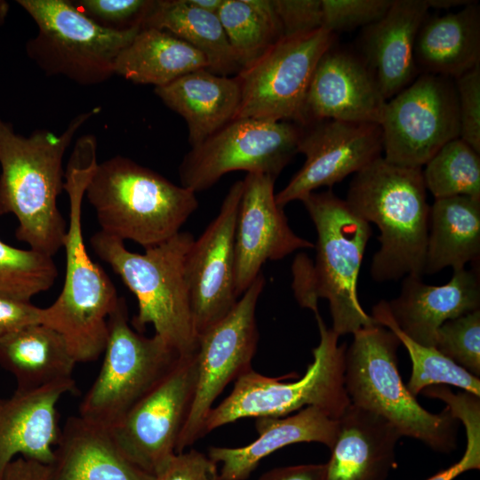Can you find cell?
<instances>
[{"instance_id":"37","label":"cell","mask_w":480,"mask_h":480,"mask_svg":"<svg viewBox=\"0 0 480 480\" xmlns=\"http://www.w3.org/2000/svg\"><path fill=\"white\" fill-rule=\"evenodd\" d=\"M435 348L479 378L480 309L444 322L437 331Z\"/></svg>"},{"instance_id":"10","label":"cell","mask_w":480,"mask_h":480,"mask_svg":"<svg viewBox=\"0 0 480 480\" xmlns=\"http://www.w3.org/2000/svg\"><path fill=\"white\" fill-rule=\"evenodd\" d=\"M108 332L103 363L80 404L79 415L111 428L171 371L180 356L158 335L146 337L131 327L123 297L108 317Z\"/></svg>"},{"instance_id":"32","label":"cell","mask_w":480,"mask_h":480,"mask_svg":"<svg viewBox=\"0 0 480 480\" xmlns=\"http://www.w3.org/2000/svg\"><path fill=\"white\" fill-rule=\"evenodd\" d=\"M217 15L240 71L284 36L273 0H223Z\"/></svg>"},{"instance_id":"17","label":"cell","mask_w":480,"mask_h":480,"mask_svg":"<svg viewBox=\"0 0 480 480\" xmlns=\"http://www.w3.org/2000/svg\"><path fill=\"white\" fill-rule=\"evenodd\" d=\"M382 151L378 124L324 119L302 126L298 153L305 156V162L276 194V201L284 208L318 188H332L380 157Z\"/></svg>"},{"instance_id":"7","label":"cell","mask_w":480,"mask_h":480,"mask_svg":"<svg viewBox=\"0 0 480 480\" xmlns=\"http://www.w3.org/2000/svg\"><path fill=\"white\" fill-rule=\"evenodd\" d=\"M399 344L395 333L378 323L353 333L344 358V386L350 403L386 419L402 436L451 452L457 447L459 420L447 407L435 414L418 403L399 373Z\"/></svg>"},{"instance_id":"39","label":"cell","mask_w":480,"mask_h":480,"mask_svg":"<svg viewBox=\"0 0 480 480\" xmlns=\"http://www.w3.org/2000/svg\"><path fill=\"white\" fill-rule=\"evenodd\" d=\"M74 4L103 28L124 31L141 28L152 0H76Z\"/></svg>"},{"instance_id":"29","label":"cell","mask_w":480,"mask_h":480,"mask_svg":"<svg viewBox=\"0 0 480 480\" xmlns=\"http://www.w3.org/2000/svg\"><path fill=\"white\" fill-rule=\"evenodd\" d=\"M480 255V199L456 196L430 206L423 275L465 268Z\"/></svg>"},{"instance_id":"12","label":"cell","mask_w":480,"mask_h":480,"mask_svg":"<svg viewBox=\"0 0 480 480\" xmlns=\"http://www.w3.org/2000/svg\"><path fill=\"white\" fill-rule=\"evenodd\" d=\"M336 41L318 28L283 36L252 65L238 72L240 104L234 119L292 122L301 126L307 92L316 67Z\"/></svg>"},{"instance_id":"16","label":"cell","mask_w":480,"mask_h":480,"mask_svg":"<svg viewBox=\"0 0 480 480\" xmlns=\"http://www.w3.org/2000/svg\"><path fill=\"white\" fill-rule=\"evenodd\" d=\"M243 180L228 191L220 212L194 239L185 260V278L196 337L225 317L239 296L236 288L235 228Z\"/></svg>"},{"instance_id":"42","label":"cell","mask_w":480,"mask_h":480,"mask_svg":"<svg viewBox=\"0 0 480 480\" xmlns=\"http://www.w3.org/2000/svg\"><path fill=\"white\" fill-rule=\"evenodd\" d=\"M284 36L323 28L322 0H273Z\"/></svg>"},{"instance_id":"14","label":"cell","mask_w":480,"mask_h":480,"mask_svg":"<svg viewBox=\"0 0 480 480\" xmlns=\"http://www.w3.org/2000/svg\"><path fill=\"white\" fill-rule=\"evenodd\" d=\"M380 125L383 158L422 168L444 145L460 136L454 80L419 75L387 100Z\"/></svg>"},{"instance_id":"27","label":"cell","mask_w":480,"mask_h":480,"mask_svg":"<svg viewBox=\"0 0 480 480\" xmlns=\"http://www.w3.org/2000/svg\"><path fill=\"white\" fill-rule=\"evenodd\" d=\"M419 73L455 79L480 65V7L470 2L456 12L424 20L416 36Z\"/></svg>"},{"instance_id":"26","label":"cell","mask_w":480,"mask_h":480,"mask_svg":"<svg viewBox=\"0 0 480 480\" xmlns=\"http://www.w3.org/2000/svg\"><path fill=\"white\" fill-rule=\"evenodd\" d=\"M155 93L186 120L191 148L235 118L241 97L236 76H220L206 68L155 87Z\"/></svg>"},{"instance_id":"9","label":"cell","mask_w":480,"mask_h":480,"mask_svg":"<svg viewBox=\"0 0 480 480\" xmlns=\"http://www.w3.org/2000/svg\"><path fill=\"white\" fill-rule=\"evenodd\" d=\"M37 27L26 44L28 56L47 76H61L81 85H94L115 75L119 53L141 28L108 29L83 13L69 0H17Z\"/></svg>"},{"instance_id":"36","label":"cell","mask_w":480,"mask_h":480,"mask_svg":"<svg viewBox=\"0 0 480 480\" xmlns=\"http://www.w3.org/2000/svg\"><path fill=\"white\" fill-rule=\"evenodd\" d=\"M426 396L440 399L452 415L465 427L467 445L460 460L439 471L428 480H453L460 474L480 468V396L462 391L454 394L444 385H435L426 390Z\"/></svg>"},{"instance_id":"24","label":"cell","mask_w":480,"mask_h":480,"mask_svg":"<svg viewBox=\"0 0 480 480\" xmlns=\"http://www.w3.org/2000/svg\"><path fill=\"white\" fill-rule=\"evenodd\" d=\"M50 469L48 480H155L127 459L109 428L80 415L60 429Z\"/></svg>"},{"instance_id":"31","label":"cell","mask_w":480,"mask_h":480,"mask_svg":"<svg viewBox=\"0 0 480 480\" xmlns=\"http://www.w3.org/2000/svg\"><path fill=\"white\" fill-rule=\"evenodd\" d=\"M148 28L167 31L198 50L214 74L226 76L240 71L218 15L188 0L153 1L142 22V28Z\"/></svg>"},{"instance_id":"25","label":"cell","mask_w":480,"mask_h":480,"mask_svg":"<svg viewBox=\"0 0 480 480\" xmlns=\"http://www.w3.org/2000/svg\"><path fill=\"white\" fill-rule=\"evenodd\" d=\"M258 437L240 447L211 446L208 456L217 464L220 480H246L267 456L297 443H320L332 448L338 420L321 409L308 406L293 415L255 419Z\"/></svg>"},{"instance_id":"8","label":"cell","mask_w":480,"mask_h":480,"mask_svg":"<svg viewBox=\"0 0 480 480\" xmlns=\"http://www.w3.org/2000/svg\"><path fill=\"white\" fill-rule=\"evenodd\" d=\"M316 316L320 341L312 350L313 362L306 373L293 382L281 381L287 375L272 378L253 369L235 380L231 393L213 406L204 423V435L244 418L284 417L315 406L334 420L350 404L344 386L346 344L328 328L319 311Z\"/></svg>"},{"instance_id":"47","label":"cell","mask_w":480,"mask_h":480,"mask_svg":"<svg viewBox=\"0 0 480 480\" xmlns=\"http://www.w3.org/2000/svg\"><path fill=\"white\" fill-rule=\"evenodd\" d=\"M429 8L449 9L457 6H465L471 1L466 0H427Z\"/></svg>"},{"instance_id":"21","label":"cell","mask_w":480,"mask_h":480,"mask_svg":"<svg viewBox=\"0 0 480 480\" xmlns=\"http://www.w3.org/2000/svg\"><path fill=\"white\" fill-rule=\"evenodd\" d=\"M429 9L427 0H393L386 14L362 31L358 52L374 73L386 100L420 74L414 45Z\"/></svg>"},{"instance_id":"45","label":"cell","mask_w":480,"mask_h":480,"mask_svg":"<svg viewBox=\"0 0 480 480\" xmlns=\"http://www.w3.org/2000/svg\"><path fill=\"white\" fill-rule=\"evenodd\" d=\"M324 463L302 464L272 468L258 480H324Z\"/></svg>"},{"instance_id":"6","label":"cell","mask_w":480,"mask_h":480,"mask_svg":"<svg viewBox=\"0 0 480 480\" xmlns=\"http://www.w3.org/2000/svg\"><path fill=\"white\" fill-rule=\"evenodd\" d=\"M84 196L102 232L144 249L178 234L198 207L195 192L121 156L98 163Z\"/></svg>"},{"instance_id":"30","label":"cell","mask_w":480,"mask_h":480,"mask_svg":"<svg viewBox=\"0 0 480 480\" xmlns=\"http://www.w3.org/2000/svg\"><path fill=\"white\" fill-rule=\"evenodd\" d=\"M206 58L198 50L156 28H141L117 56L115 75L141 84L164 86L189 72L206 68Z\"/></svg>"},{"instance_id":"48","label":"cell","mask_w":480,"mask_h":480,"mask_svg":"<svg viewBox=\"0 0 480 480\" xmlns=\"http://www.w3.org/2000/svg\"><path fill=\"white\" fill-rule=\"evenodd\" d=\"M10 4L5 0H0V26L4 23V20L9 12Z\"/></svg>"},{"instance_id":"11","label":"cell","mask_w":480,"mask_h":480,"mask_svg":"<svg viewBox=\"0 0 480 480\" xmlns=\"http://www.w3.org/2000/svg\"><path fill=\"white\" fill-rule=\"evenodd\" d=\"M301 133L302 126L292 122L233 119L184 156L181 186L196 193L235 171L276 179L298 153Z\"/></svg>"},{"instance_id":"23","label":"cell","mask_w":480,"mask_h":480,"mask_svg":"<svg viewBox=\"0 0 480 480\" xmlns=\"http://www.w3.org/2000/svg\"><path fill=\"white\" fill-rule=\"evenodd\" d=\"M337 420L324 480H386L396 467L395 450L402 436L398 430L351 403Z\"/></svg>"},{"instance_id":"44","label":"cell","mask_w":480,"mask_h":480,"mask_svg":"<svg viewBox=\"0 0 480 480\" xmlns=\"http://www.w3.org/2000/svg\"><path fill=\"white\" fill-rule=\"evenodd\" d=\"M50 465L19 456L4 468L0 480H48Z\"/></svg>"},{"instance_id":"20","label":"cell","mask_w":480,"mask_h":480,"mask_svg":"<svg viewBox=\"0 0 480 480\" xmlns=\"http://www.w3.org/2000/svg\"><path fill=\"white\" fill-rule=\"evenodd\" d=\"M76 389L72 378L0 397V479L5 467L19 456L52 462L60 432L57 404Z\"/></svg>"},{"instance_id":"28","label":"cell","mask_w":480,"mask_h":480,"mask_svg":"<svg viewBox=\"0 0 480 480\" xmlns=\"http://www.w3.org/2000/svg\"><path fill=\"white\" fill-rule=\"evenodd\" d=\"M76 364L63 336L42 323L0 341V366L14 377L19 390L72 379Z\"/></svg>"},{"instance_id":"1","label":"cell","mask_w":480,"mask_h":480,"mask_svg":"<svg viewBox=\"0 0 480 480\" xmlns=\"http://www.w3.org/2000/svg\"><path fill=\"white\" fill-rule=\"evenodd\" d=\"M97 164L95 137L79 138L64 180L69 202L64 284L56 300L41 312V323L63 336L76 364L92 362L103 353L108 317L120 298L107 273L90 258L83 236L82 203Z\"/></svg>"},{"instance_id":"13","label":"cell","mask_w":480,"mask_h":480,"mask_svg":"<svg viewBox=\"0 0 480 480\" xmlns=\"http://www.w3.org/2000/svg\"><path fill=\"white\" fill-rule=\"evenodd\" d=\"M264 285L260 273L233 309L197 337L196 389L175 453L205 436L204 423L217 397L228 383L252 369L259 340L256 307Z\"/></svg>"},{"instance_id":"15","label":"cell","mask_w":480,"mask_h":480,"mask_svg":"<svg viewBox=\"0 0 480 480\" xmlns=\"http://www.w3.org/2000/svg\"><path fill=\"white\" fill-rule=\"evenodd\" d=\"M196 381L194 354L180 356L171 371L109 428L127 459L154 476L175 453L191 408Z\"/></svg>"},{"instance_id":"41","label":"cell","mask_w":480,"mask_h":480,"mask_svg":"<svg viewBox=\"0 0 480 480\" xmlns=\"http://www.w3.org/2000/svg\"><path fill=\"white\" fill-rule=\"evenodd\" d=\"M155 480H220L218 464L195 449L174 453L155 475Z\"/></svg>"},{"instance_id":"40","label":"cell","mask_w":480,"mask_h":480,"mask_svg":"<svg viewBox=\"0 0 480 480\" xmlns=\"http://www.w3.org/2000/svg\"><path fill=\"white\" fill-rule=\"evenodd\" d=\"M460 136L480 153V65L454 79Z\"/></svg>"},{"instance_id":"5","label":"cell","mask_w":480,"mask_h":480,"mask_svg":"<svg viewBox=\"0 0 480 480\" xmlns=\"http://www.w3.org/2000/svg\"><path fill=\"white\" fill-rule=\"evenodd\" d=\"M194 239L191 233L180 231L143 253L129 251L124 241L101 230L90 240L96 255L135 295L133 327L140 332L152 324L155 334L180 356L193 355L197 344L185 278V260Z\"/></svg>"},{"instance_id":"43","label":"cell","mask_w":480,"mask_h":480,"mask_svg":"<svg viewBox=\"0 0 480 480\" xmlns=\"http://www.w3.org/2000/svg\"><path fill=\"white\" fill-rule=\"evenodd\" d=\"M42 308L0 297V341L29 324L41 323Z\"/></svg>"},{"instance_id":"38","label":"cell","mask_w":480,"mask_h":480,"mask_svg":"<svg viewBox=\"0 0 480 480\" xmlns=\"http://www.w3.org/2000/svg\"><path fill=\"white\" fill-rule=\"evenodd\" d=\"M393 0H322L323 28L336 34L381 19Z\"/></svg>"},{"instance_id":"18","label":"cell","mask_w":480,"mask_h":480,"mask_svg":"<svg viewBox=\"0 0 480 480\" xmlns=\"http://www.w3.org/2000/svg\"><path fill=\"white\" fill-rule=\"evenodd\" d=\"M276 178L247 173L235 228L236 288L239 297L261 273L268 260H278L300 250L314 248L288 224L276 201Z\"/></svg>"},{"instance_id":"33","label":"cell","mask_w":480,"mask_h":480,"mask_svg":"<svg viewBox=\"0 0 480 480\" xmlns=\"http://www.w3.org/2000/svg\"><path fill=\"white\" fill-rule=\"evenodd\" d=\"M372 317L395 333L407 349L412 361V373L406 385L416 396L433 385H452L480 396V380L444 356L434 347L421 345L408 337L396 323L386 300L372 308Z\"/></svg>"},{"instance_id":"46","label":"cell","mask_w":480,"mask_h":480,"mask_svg":"<svg viewBox=\"0 0 480 480\" xmlns=\"http://www.w3.org/2000/svg\"><path fill=\"white\" fill-rule=\"evenodd\" d=\"M188 1L193 6L200 10H203L211 13H214V14L218 13L223 3V0H188Z\"/></svg>"},{"instance_id":"3","label":"cell","mask_w":480,"mask_h":480,"mask_svg":"<svg viewBox=\"0 0 480 480\" xmlns=\"http://www.w3.org/2000/svg\"><path fill=\"white\" fill-rule=\"evenodd\" d=\"M301 202L314 222L317 241L315 260L298 254L292 266L298 303L316 313L318 300H327L332 329L339 336L376 324L357 294L359 270L372 236L370 223L331 189L312 192Z\"/></svg>"},{"instance_id":"35","label":"cell","mask_w":480,"mask_h":480,"mask_svg":"<svg viewBox=\"0 0 480 480\" xmlns=\"http://www.w3.org/2000/svg\"><path fill=\"white\" fill-rule=\"evenodd\" d=\"M58 276L52 256L23 250L0 240V297L30 301L48 291Z\"/></svg>"},{"instance_id":"34","label":"cell","mask_w":480,"mask_h":480,"mask_svg":"<svg viewBox=\"0 0 480 480\" xmlns=\"http://www.w3.org/2000/svg\"><path fill=\"white\" fill-rule=\"evenodd\" d=\"M426 189L435 199L467 196L480 199V156L460 138L444 145L425 164Z\"/></svg>"},{"instance_id":"4","label":"cell","mask_w":480,"mask_h":480,"mask_svg":"<svg viewBox=\"0 0 480 480\" xmlns=\"http://www.w3.org/2000/svg\"><path fill=\"white\" fill-rule=\"evenodd\" d=\"M426 190L422 168L397 165L383 156L352 179L345 201L380 232V248L371 265L375 281L422 276L430 211Z\"/></svg>"},{"instance_id":"22","label":"cell","mask_w":480,"mask_h":480,"mask_svg":"<svg viewBox=\"0 0 480 480\" xmlns=\"http://www.w3.org/2000/svg\"><path fill=\"white\" fill-rule=\"evenodd\" d=\"M388 303L402 332L421 345L435 348L437 331L444 322L479 309L478 269L453 270L451 280L438 286L407 276L400 294Z\"/></svg>"},{"instance_id":"19","label":"cell","mask_w":480,"mask_h":480,"mask_svg":"<svg viewBox=\"0 0 480 480\" xmlns=\"http://www.w3.org/2000/svg\"><path fill=\"white\" fill-rule=\"evenodd\" d=\"M386 102L362 55L334 44L313 73L301 126L324 119L380 124Z\"/></svg>"},{"instance_id":"2","label":"cell","mask_w":480,"mask_h":480,"mask_svg":"<svg viewBox=\"0 0 480 480\" xmlns=\"http://www.w3.org/2000/svg\"><path fill=\"white\" fill-rule=\"evenodd\" d=\"M99 111L76 116L60 135L44 129L22 136L0 117V214L16 217L17 239L36 252L53 257L63 247L68 223L57 205L64 190L63 157L76 132Z\"/></svg>"}]
</instances>
